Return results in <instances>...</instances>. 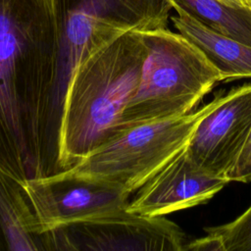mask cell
Here are the masks:
<instances>
[{
	"label": "cell",
	"mask_w": 251,
	"mask_h": 251,
	"mask_svg": "<svg viewBox=\"0 0 251 251\" xmlns=\"http://www.w3.org/2000/svg\"><path fill=\"white\" fill-rule=\"evenodd\" d=\"M54 0H0V167L21 184L55 172Z\"/></svg>",
	"instance_id": "cell-1"
},
{
	"label": "cell",
	"mask_w": 251,
	"mask_h": 251,
	"mask_svg": "<svg viewBox=\"0 0 251 251\" xmlns=\"http://www.w3.org/2000/svg\"><path fill=\"white\" fill-rule=\"evenodd\" d=\"M146 56L143 30H129L78 61L62 103L55 173L74 166L119 126L138 87Z\"/></svg>",
	"instance_id": "cell-2"
},
{
	"label": "cell",
	"mask_w": 251,
	"mask_h": 251,
	"mask_svg": "<svg viewBox=\"0 0 251 251\" xmlns=\"http://www.w3.org/2000/svg\"><path fill=\"white\" fill-rule=\"evenodd\" d=\"M225 96L218 94L200 109L182 116L118 127L71 168L38 178L48 182L82 180L130 196L186 147L199 121Z\"/></svg>",
	"instance_id": "cell-3"
},
{
	"label": "cell",
	"mask_w": 251,
	"mask_h": 251,
	"mask_svg": "<svg viewBox=\"0 0 251 251\" xmlns=\"http://www.w3.org/2000/svg\"><path fill=\"white\" fill-rule=\"evenodd\" d=\"M143 33L147 56L140 81L116 128L188 114L217 82L224 81L180 33L168 27Z\"/></svg>",
	"instance_id": "cell-4"
},
{
	"label": "cell",
	"mask_w": 251,
	"mask_h": 251,
	"mask_svg": "<svg viewBox=\"0 0 251 251\" xmlns=\"http://www.w3.org/2000/svg\"><path fill=\"white\" fill-rule=\"evenodd\" d=\"M59 31L55 102L59 114L82 56L129 30L167 28L173 0H54Z\"/></svg>",
	"instance_id": "cell-5"
},
{
	"label": "cell",
	"mask_w": 251,
	"mask_h": 251,
	"mask_svg": "<svg viewBox=\"0 0 251 251\" xmlns=\"http://www.w3.org/2000/svg\"><path fill=\"white\" fill-rule=\"evenodd\" d=\"M34 212L39 236L44 232L80 224H109L129 220V195L102 184L38 177L21 183Z\"/></svg>",
	"instance_id": "cell-6"
},
{
	"label": "cell",
	"mask_w": 251,
	"mask_h": 251,
	"mask_svg": "<svg viewBox=\"0 0 251 251\" xmlns=\"http://www.w3.org/2000/svg\"><path fill=\"white\" fill-rule=\"evenodd\" d=\"M43 250L184 251L182 229L164 216L134 214L109 224H80L41 234Z\"/></svg>",
	"instance_id": "cell-7"
},
{
	"label": "cell",
	"mask_w": 251,
	"mask_h": 251,
	"mask_svg": "<svg viewBox=\"0 0 251 251\" xmlns=\"http://www.w3.org/2000/svg\"><path fill=\"white\" fill-rule=\"evenodd\" d=\"M251 130V83L233 88L205 115L193 130L186 150L206 172L226 177Z\"/></svg>",
	"instance_id": "cell-8"
},
{
	"label": "cell",
	"mask_w": 251,
	"mask_h": 251,
	"mask_svg": "<svg viewBox=\"0 0 251 251\" xmlns=\"http://www.w3.org/2000/svg\"><path fill=\"white\" fill-rule=\"evenodd\" d=\"M228 182L197 166L184 147L135 191L127 211L165 216L205 203Z\"/></svg>",
	"instance_id": "cell-9"
},
{
	"label": "cell",
	"mask_w": 251,
	"mask_h": 251,
	"mask_svg": "<svg viewBox=\"0 0 251 251\" xmlns=\"http://www.w3.org/2000/svg\"><path fill=\"white\" fill-rule=\"evenodd\" d=\"M171 21L223 75L224 81L251 77V46L205 26L185 12L175 10Z\"/></svg>",
	"instance_id": "cell-10"
},
{
	"label": "cell",
	"mask_w": 251,
	"mask_h": 251,
	"mask_svg": "<svg viewBox=\"0 0 251 251\" xmlns=\"http://www.w3.org/2000/svg\"><path fill=\"white\" fill-rule=\"evenodd\" d=\"M0 229L11 251L42 250L31 205L18 180L0 167Z\"/></svg>",
	"instance_id": "cell-11"
},
{
	"label": "cell",
	"mask_w": 251,
	"mask_h": 251,
	"mask_svg": "<svg viewBox=\"0 0 251 251\" xmlns=\"http://www.w3.org/2000/svg\"><path fill=\"white\" fill-rule=\"evenodd\" d=\"M174 11L187 15L226 36L251 46V10L232 8L219 0H173Z\"/></svg>",
	"instance_id": "cell-12"
},
{
	"label": "cell",
	"mask_w": 251,
	"mask_h": 251,
	"mask_svg": "<svg viewBox=\"0 0 251 251\" xmlns=\"http://www.w3.org/2000/svg\"><path fill=\"white\" fill-rule=\"evenodd\" d=\"M206 235L187 242L185 250L251 251V206L235 220L205 228Z\"/></svg>",
	"instance_id": "cell-13"
},
{
	"label": "cell",
	"mask_w": 251,
	"mask_h": 251,
	"mask_svg": "<svg viewBox=\"0 0 251 251\" xmlns=\"http://www.w3.org/2000/svg\"><path fill=\"white\" fill-rule=\"evenodd\" d=\"M226 176L228 181L251 182V130L236 162Z\"/></svg>",
	"instance_id": "cell-14"
},
{
	"label": "cell",
	"mask_w": 251,
	"mask_h": 251,
	"mask_svg": "<svg viewBox=\"0 0 251 251\" xmlns=\"http://www.w3.org/2000/svg\"><path fill=\"white\" fill-rule=\"evenodd\" d=\"M219 1L232 8H247V3L245 0H219Z\"/></svg>",
	"instance_id": "cell-15"
},
{
	"label": "cell",
	"mask_w": 251,
	"mask_h": 251,
	"mask_svg": "<svg viewBox=\"0 0 251 251\" xmlns=\"http://www.w3.org/2000/svg\"><path fill=\"white\" fill-rule=\"evenodd\" d=\"M3 249H6V244H5L1 229H0V250H3Z\"/></svg>",
	"instance_id": "cell-16"
},
{
	"label": "cell",
	"mask_w": 251,
	"mask_h": 251,
	"mask_svg": "<svg viewBox=\"0 0 251 251\" xmlns=\"http://www.w3.org/2000/svg\"><path fill=\"white\" fill-rule=\"evenodd\" d=\"M247 3V8L251 10V0H245Z\"/></svg>",
	"instance_id": "cell-17"
}]
</instances>
